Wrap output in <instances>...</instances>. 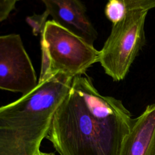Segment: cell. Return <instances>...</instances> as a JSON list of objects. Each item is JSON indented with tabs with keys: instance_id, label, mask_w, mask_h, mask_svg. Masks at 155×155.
<instances>
[{
	"instance_id": "obj_12",
	"label": "cell",
	"mask_w": 155,
	"mask_h": 155,
	"mask_svg": "<svg viewBox=\"0 0 155 155\" xmlns=\"http://www.w3.org/2000/svg\"><path fill=\"white\" fill-rule=\"evenodd\" d=\"M36 155H55V153L54 152H50V153L43 152L40 150Z\"/></svg>"
},
{
	"instance_id": "obj_2",
	"label": "cell",
	"mask_w": 155,
	"mask_h": 155,
	"mask_svg": "<svg viewBox=\"0 0 155 155\" xmlns=\"http://www.w3.org/2000/svg\"><path fill=\"white\" fill-rule=\"evenodd\" d=\"M73 78L61 73L42 81L17 100L0 107V155H36Z\"/></svg>"
},
{
	"instance_id": "obj_8",
	"label": "cell",
	"mask_w": 155,
	"mask_h": 155,
	"mask_svg": "<svg viewBox=\"0 0 155 155\" xmlns=\"http://www.w3.org/2000/svg\"><path fill=\"white\" fill-rule=\"evenodd\" d=\"M127 12L125 5L119 0H108L105 8V15L113 24L120 21Z\"/></svg>"
},
{
	"instance_id": "obj_10",
	"label": "cell",
	"mask_w": 155,
	"mask_h": 155,
	"mask_svg": "<svg viewBox=\"0 0 155 155\" xmlns=\"http://www.w3.org/2000/svg\"><path fill=\"white\" fill-rule=\"evenodd\" d=\"M125 5L127 11L147 10L155 8V0H119Z\"/></svg>"
},
{
	"instance_id": "obj_11",
	"label": "cell",
	"mask_w": 155,
	"mask_h": 155,
	"mask_svg": "<svg viewBox=\"0 0 155 155\" xmlns=\"http://www.w3.org/2000/svg\"><path fill=\"white\" fill-rule=\"evenodd\" d=\"M17 0H0V22L6 19L15 8Z\"/></svg>"
},
{
	"instance_id": "obj_1",
	"label": "cell",
	"mask_w": 155,
	"mask_h": 155,
	"mask_svg": "<svg viewBox=\"0 0 155 155\" xmlns=\"http://www.w3.org/2000/svg\"><path fill=\"white\" fill-rule=\"evenodd\" d=\"M134 120L120 100L101 94L85 73L73 78L45 139L59 155H118Z\"/></svg>"
},
{
	"instance_id": "obj_3",
	"label": "cell",
	"mask_w": 155,
	"mask_h": 155,
	"mask_svg": "<svg viewBox=\"0 0 155 155\" xmlns=\"http://www.w3.org/2000/svg\"><path fill=\"white\" fill-rule=\"evenodd\" d=\"M42 60L38 81L61 73L71 78L85 73L99 60V51L79 36L47 21L41 35Z\"/></svg>"
},
{
	"instance_id": "obj_5",
	"label": "cell",
	"mask_w": 155,
	"mask_h": 155,
	"mask_svg": "<svg viewBox=\"0 0 155 155\" xmlns=\"http://www.w3.org/2000/svg\"><path fill=\"white\" fill-rule=\"evenodd\" d=\"M38 82L19 35L0 36V89L23 95L32 90Z\"/></svg>"
},
{
	"instance_id": "obj_6",
	"label": "cell",
	"mask_w": 155,
	"mask_h": 155,
	"mask_svg": "<svg viewBox=\"0 0 155 155\" xmlns=\"http://www.w3.org/2000/svg\"><path fill=\"white\" fill-rule=\"evenodd\" d=\"M41 1L45 4V11L53 18V21L93 45L97 33L87 15L85 5L80 0Z\"/></svg>"
},
{
	"instance_id": "obj_7",
	"label": "cell",
	"mask_w": 155,
	"mask_h": 155,
	"mask_svg": "<svg viewBox=\"0 0 155 155\" xmlns=\"http://www.w3.org/2000/svg\"><path fill=\"white\" fill-rule=\"evenodd\" d=\"M118 155H155V103L134 119Z\"/></svg>"
},
{
	"instance_id": "obj_4",
	"label": "cell",
	"mask_w": 155,
	"mask_h": 155,
	"mask_svg": "<svg viewBox=\"0 0 155 155\" xmlns=\"http://www.w3.org/2000/svg\"><path fill=\"white\" fill-rule=\"evenodd\" d=\"M148 11H127L119 22L113 24L110 35L99 51L105 73L114 81L123 80L145 44L144 25Z\"/></svg>"
},
{
	"instance_id": "obj_13",
	"label": "cell",
	"mask_w": 155,
	"mask_h": 155,
	"mask_svg": "<svg viewBox=\"0 0 155 155\" xmlns=\"http://www.w3.org/2000/svg\"><path fill=\"white\" fill-rule=\"evenodd\" d=\"M17 1H18V0H17Z\"/></svg>"
},
{
	"instance_id": "obj_9",
	"label": "cell",
	"mask_w": 155,
	"mask_h": 155,
	"mask_svg": "<svg viewBox=\"0 0 155 155\" xmlns=\"http://www.w3.org/2000/svg\"><path fill=\"white\" fill-rule=\"evenodd\" d=\"M48 16L49 14L47 11H45L42 14H34L26 18V21L31 27L33 34L35 36L42 35L47 22V19Z\"/></svg>"
}]
</instances>
